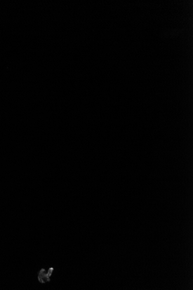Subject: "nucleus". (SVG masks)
<instances>
[{
  "mask_svg": "<svg viewBox=\"0 0 193 290\" xmlns=\"http://www.w3.org/2000/svg\"><path fill=\"white\" fill-rule=\"evenodd\" d=\"M53 271V268H49L48 272L46 273L45 269H41L38 275V280L40 283H45L46 282H50V277L52 275V272Z\"/></svg>",
  "mask_w": 193,
  "mask_h": 290,
  "instance_id": "1",
  "label": "nucleus"
}]
</instances>
